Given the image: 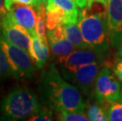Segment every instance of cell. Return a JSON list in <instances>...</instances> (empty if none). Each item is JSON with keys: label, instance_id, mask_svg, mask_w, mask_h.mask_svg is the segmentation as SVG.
I'll return each mask as SVG.
<instances>
[{"label": "cell", "instance_id": "cell-1", "mask_svg": "<svg viewBox=\"0 0 122 121\" xmlns=\"http://www.w3.org/2000/svg\"><path fill=\"white\" fill-rule=\"evenodd\" d=\"M41 91L46 102L55 111L66 109L72 112H84L85 104L80 90L59 73L54 64L42 72Z\"/></svg>", "mask_w": 122, "mask_h": 121}, {"label": "cell", "instance_id": "cell-2", "mask_svg": "<svg viewBox=\"0 0 122 121\" xmlns=\"http://www.w3.org/2000/svg\"><path fill=\"white\" fill-rule=\"evenodd\" d=\"M36 94L25 87L11 90L0 103V120H28L42 109Z\"/></svg>", "mask_w": 122, "mask_h": 121}, {"label": "cell", "instance_id": "cell-3", "mask_svg": "<svg viewBox=\"0 0 122 121\" xmlns=\"http://www.w3.org/2000/svg\"><path fill=\"white\" fill-rule=\"evenodd\" d=\"M78 26L90 47L105 53L110 46L106 14L89 13L84 9L80 12Z\"/></svg>", "mask_w": 122, "mask_h": 121}, {"label": "cell", "instance_id": "cell-4", "mask_svg": "<svg viewBox=\"0 0 122 121\" xmlns=\"http://www.w3.org/2000/svg\"><path fill=\"white\" fill-rule=\"evenodd\" d=\"M0 44L6 54L12 69L13 76L16 79L31 78L36 67L29 53L10 43L3 35H0Z\"/></svg>", "mask_w": 122, "mask_h": 121}, {"label": "cell", "instance_id": "cell-5", "mask_svg": "<svg viewBox=\"0 0 122 121\" xmlns=\"http://www.w3.org/2000/svg\"><path fill=\"white\" fill-rule=\"evenodd\" d=\"M100 61L83 65L79 68H61V75L84 94H90L95 89V80L100 71Z\"/></svg>", "mask_w": 122, "mask_h": 121}, {"label": "cell", "instance_id": "cell-6", "mask_svg": "<svg viewBox=\"0 0 122 121\" xmlns=\"http://www.w3.org/2000/svg\"><path fill=\"white\" fill-rule=\"evenodd\" d=\"M94 91L97 101L102 105L120 102L121 82L108 67L102 68L99 71L95 80Z\"/></svg>", "mask_w": 122, "mask_h": 121}, {"label": "cell", "instance_id": "cell-7", "mask_svg": "<svg viewBox=\"0 0 122 121\" xmlns=\"http://www.w3.org/2000/svg\"><path fill=\"white\" fill-rule=\"evenodd\" d=\"M1 29L2 35L6 39L29 53L32 37L25 28L18 24L14 20L10 11L7 12L2 20Z\"/></svg>", "mask_w": 122, "mask_h": 121}, {"label": "cell", "instance_id": "cell-8", "mask_svg": "<svg viewBox=\"0 0 122 121\" xmlns=\"http://www.w3.org/2000/svg\"><path fill=\"white\" fill-rule=\"evenodd\" d=\"M106 24L110 43L118 47L122 43V0H109Z\"/></svg>", "mask_w": 122, "mask_h": 121}, {"label": "cell", "instance_id": "cell-9", "mask_svg": "<svg viewBox=\"0 0 122 121\" xmlns=\"http://www.w3.org/2000/svg\"><path fill=\"white\" fill-rule=\"evenodd\" d=\"M105 53L93 48L76 49L68 55L58 58L61 68H74L97 61H102Z\"/></svg>", "mask_w": 122, "mask_h": 121}, {"label": "cell", "instance_id": "cell-10", "mask_svg": "<svg viewBox=\"0 0 122 121\" xmlns=\"http://www.w3.org/2000/svg\"><path fill=\"white\" fill-rule=\"evenodd\" d=\"M13 18L18 24L25 28L31 36L36 35V12L32 6L15 2L9 10Z\"/></svg>", "mask_w": 122, "mask_h": 121}, {"label": "cell", "instance_id": "cell-11", "mask_svg": "<svg viewBox=\"0 0 122 121\" xmlns=\"http://www.w3.org/2000/svg\"><path fill=\"white\" fill-rule=\"evenodd\" d=\"M29 54L36 68H42L49 58L48 41L43 40L36 35H32Z\"/></svg>", "mask_w": 122, "mask_h": 121}, {"label": "cell", "instance_id": "cell-12", "mask_svg": "<svg viewBox=\"0 0 122 121\" xmlns=\"http://www.w3.org/2000/svg\"><path fill=\"white\" fill-rule=\"evenodd\" d=\"M63 28L66 37L76 47V49L90 48L89 45L85 42L83 38L81 31L76 24H63Z\"/></svg>", "mask_w": 122, "mask_h": 121}, {"label": "cell", "instance_id": "cell-13", "mask_svg": "<svg viewBox=\"0 0 122 121\" xmlns=\"http://www.w3.org/2000/svg\"><path fill=\"white\" fill-rule=\"evenodd\" d=\"M47 39L51 52L58 58L68 55L72 51L76 49L66 37L58 39L48 38Z\"/></svg>", "mask_w": 122, "mask_h": 121}, {"label": "cell", "instance_id": "cell-14", "mask_svg": "<svg viewBox=\"0 0 122 121\" xmlns=\"http://www.w3.org/2000/svg\"><path fill=\"white\" fill-rule=\"evenodd\" d=\"M46 3L55 4L61 7L67 14L68 24L78 23L80 12L77 9V6L71 0H47Z\"/></svg>", "mask_w": 122, "mask_h": 121}, {"label": "cell", "instance_id": "cell-15", "mask_svg": "<svg viewBox=\"0 0 122 121\" xmlns=\"http://www.w3.org/2000/svg\"><path fill=\"white\" fill-rule=\"evenodd\" d=\"M43 2H40L36 7V34L40 38L43 40H47V37L46 36V5Z\"/></svg>", "mask_w": 122, "mask_h": 121}, {"label": "cell", "instance_id": "cell-16", "mask_svg": "<svg viewBox=\"0 0 122 121\" xmlns=\"http://www.w3.org/2000/svg\"><path fill=\"white\" fill-rule=\"evenodd\" d=\"M102 103L94 102L90 104L87 109V115L92 121H107V109H106Z\"/></svg>", "mask_w": 122, "mask_h": 121}, {"label": "cell", "instance_id": "cell-17", "mask_svg": "<svg viewBox=\"0 0 122 121\" xmlns=\"http://www.w3.org/2000/svg\"><path fill=\"white\" fill-rule=\"evenodd\" d=\"M59 113L58 120L64 121H89L87 114L84 112H76L69 111L66 109H59L56 110Z\"/></svg>", "mask_w": 122, "mask_h": 121}, {"label": "cell", "instance_id": "cell-18", "mask_svg": "<svg viewBox=\"0 0 122 121\" xmlns=\"http://www.w3.org/2000/svg\"><path fill=\"white\" fill-rule=\"evenodd\" d=\"M13 76L12 69L5 51L0 44V80Z\"/></svg>", "mask_w": 122, "mask_h": 121}, {"label": "cell", "instance_id": "cell-19", "mask_svg": "<svg viewBox=\"0 0 122 121\" xmlns=\"http://www.w3.org/2000/svg\"><path fill=\"white\" fill-rule=\"evenodd\" d=\"M107 115L110 121H122V102L110 103L107 109Z\"/></svg>", "mask_w": 122, "mask_h": 121}, {"label": "cell", "instance_id": "cell-20", "mask_svg": "<svg viewBox=\"0 0 122 121\" xmlns=\"http://www.w3.org/2000/svg\"><path fill=\"white\" fill-rule=\"evenodd\" d=\"M28 121L53 120V111L48 108H42L38 112L32 115L28 119Z\"/></svg>", "mask_w": 122, "mask_h": 121}, {"label": "cell", "instance_id": "cell-21", "mask_svg": "<svg viewBox=\"0 0 122 121\" xmlns=\"http://www.w3.org/2000/svg\"><path fill=\"white\" fill-rule=\"evenodd\" d=\"M111 68L113 69V73L116 75L117 78L122 83V58H117L111 65Z\"/></svg>", "mask_w": 122, "mask_h": 121}, {"label": "cell", "instance_id": "cell-22", "mask_svg": "<svg viewBox=\"0 0 122 121\" xmlns=\"http://www.w3.org/2000/svg\"><path fill=\"white\" fill-rule=\"evenodd\" d=\"M16 2L25 5H28L31 6H36L40 3V0H16Z\"/></svg>", "mask_w": 122, "mask_h": 121}, {"label": "cell", "instance_id": "cell-23", "mask_svg": "<svg viewBox=\"0 0 122 121\" xmlns=\"http://www.w3.org/2000/svg\"><path fill=\"white\" fill-rule=\"evenodd\" d=\"M7 10L5 7L4 2L2 0H0V28H1V24H2V20L4 18V17L6 16V14H7Z\"/></svg>", "mask_w": 122, "mask_h": 121}, {"label": "cell", "instance_id": "cell-24", "mask_svg": "<svg viewBox=\"0 0 122 121\" xmlns=\"http://www.w3.org/2000/svg\"><path fill=\"white\" fill-rule=\"evenodd\" d=\"M79 8H84L85 6H87V0H71Z\"/></svg>", "mask_w": 122, "mask_h": 121}, {"label": "cell", "instance_id": "cell-25", "mask_svg": "<svg viewBox=\"0 0 122 121\" xmlns=\"http://www.w3.org/2000/svg\"><path fill=\"white\" fill-rule=\"evenodd\" d=\"M16 2V0H4V5L5 7L6 8L7 11H9L11 8L12 5Z\"/></svg>", "mask_w": 122, "mask_h": 121}, {"label": "cell", "instance_id": "cell-26", "mask_svg": "<svg viewBox=\"0 0 122 121\" xmlns=\"http://www.w3.org/2000/svg\"><path fill=\"white\" fill-rule=\"evenodd\" d=\"M102 2V3L105 4L106 6L108 5V2H109V0H87V4H90L92 3V2Z\"/></svg>", "mask_w": 122, "mask_h": 121}, {"label": "cell", "instance_id": "cell-27", "mask_svg": "<svg viewBox=\"0 0 122 121\" xmlns=\"http://www.w3.org/2000/svg\"><path fill=\"white\" fill-rule=\"evenodd\" d=\"M118 55L120 58H122V43L118 47Z\"/></svg>", "mask_w": 122, "mask_h": 121}, {"label": "cell", "instance_id": "cell-28", "mask_svg": "<svg viewBox=\"0 0 122 121\" xmlns=\"http://www.w3.org/2000/svg\"><path fill=\"white\" fill-rule=\"evenodd\" d=\"M40 2H43V3H46V2H47V0H40Z\"/></svg>", "mask_w": 122, "mask_h": 121}, {"label": "cell", "instance_id": "cell-29", "mask_svg": "<svg viewBox=\"0 0 122 121\" xmlns=\"http://www.w3.org/2000/svg\"><path fill=\"white\" fill-rule=\"evenodd\" d=\"M120 102H122V87H121V99H120Z\"/></svg>", "mask_w": 122, "mask_h": 121}]
</instances>
